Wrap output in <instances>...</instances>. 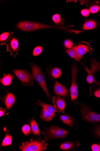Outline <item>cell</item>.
<instances>
[{
	"mask_svg": "<svg viewBox=\"0 0 100 151\" xmlns=\"http://www.w3.org/2000/svg\"><path fill=\"white\" fill-rule=\"evenodd\" d=\"M17 28L25 32H30L45 29L61 28L66 31H69L68 29L63 28L64 27L53 26L46 25L43 23L28 21H21L16 24Z\"/></svg>",
	"mask_w": 100,
	"mask_h": 151,
	"instance_id": "obj_1",
	"label": "cell"
},
{
	"mask_svg": "<svg viewBox=\"0 0 100 151\" xmlns=\"http://www.w3.org/2000/svg\"><path fill=\"white\" fill-rule=\"evenodd\" d=\"M47 145L45 140L39 139L34 140L32 138L30 142H23L19 147L20 150L22 151H40L45 150Z\"/></svg>",
	"mask_w": 100,
	"mask_h": 151,
	"instance_id": "obj_2",
	"label": "cell"
},
{
	"mask_svg": "<svg viewBox=\"0 0 100 151\" xmlns=\"http://www.w3.org/2000/svg\"><path fill=\"white\" fill-rule=\"evenodd\" d=\"M31 69L33 77L44 91L47 97L49 99H50L43 73L38 66L35 64L32 65Z\"/></svg>",
	"mask_w": 100,
	"mask_h": 151,
	"instance_id": "obj_3",
	"label": "cell"
},
{
	"mask_svg": "<svg viewBox=\"0 0 100 151\" xmlns=\"http://www.w3.org/2000/svg\"><path fill=\"white\" fill-rule=\"evenodd\" d=\"M45 139H63L67 136L68 132L62 128L55 126H51L43 133Z\"/></svg>",
	"mask_w": 100,
	"mask_h": 151,
	"instance_id": "obj_4",
	"label": "cell"
},
{
	"mask_svg": "<svg viewBox=\"0 0 100 151\" xmlns=\"http://www.w3.org/2000/svg\"><path fill=\"white\" fill-rule=\"evenodd\" d=\"M81 106V116L84 120L92 123L100 122V114L91 111L87 106Z\"/></svg>",
	"mask_w": 100,
	"mask_h": 151,
	"instance_id": "obj_5",
	"label": "cell"
},
{
	"mask_svg": "<svg viewBox=\"0 0 100 151\" xmlns=\"http://www.w3.org/2000/svg\"><path fill=\"white\" fill-rule=\"evenodd\" d=\"M13 72L14 74L23 85L25 86H29L33 85V77L27 71L16 69L14 70Z\"/></svg>",
	"mask_w": 100,
	"mask_h": 151,
	"instance_id": "obj_6",
	"label": "cell"
},
{
	"mask_svg": "<svg viewBox=\"0 0 100 151\" xmlns=\"http://www.w3.org/2000/svg\"><path fill=\"white\" fill-rule=\"evenodd\" d=\"M77 70L76 64H74L71 69V75H72V82L70 88V95L72 101H74L77 99L78 96V91L76 84V79L77 74Z\"/></svg>",
	"mask_w": 100,
	"mask_h": 151,
	"instance_id": "obj_7",
	"label": "cell"
},
{
	"mask_svg": "<svg viewBox=\"0 0 100 151\" xmlns=\"http://www.w3.org/2000/svg\"><path fill=\"white\" fill-rule=\"evenodd\" d=\"M7 51L15 58L18 54L19 44L17 38L12 37L6 45Z\"/></svg>",
	"mask_w": 100,
	"mask_h": 151,
	"instance_id": "obj_8",
	"label": "cell"
},
{
	"mask_svg": "<svg viewBox=\"0 0 100 151\" xmlns=\"http://www.w3.org/2000/svg\"><path fill=\"white\" fill-rule=\"evenodd\" d=\"M91 71H90L89 70L87 71L89 73L87 78V81L88 83L90 84L94 83L95 80L94 75L100 69V63L94 58L91 61Z\"/></svg>",
	"mask_w": 100,
	"mask_h": 151,
	"instance_id": "obj_9",
	"label": "cell"
},
{
	"mask_svg": "<svg viewBox=\"0 0 100 151\" xmlns=\"http://www.w3.org/2000/svg\"><path fill=\"white\" fill-rule=\"evenodd\" d=\"M53 102L55 108L60 112L64 113V109L65 107L66 103L65 100L58 97H53Z\"/></svg>",
	"mask_w": 100,
	"mask_h": 151,
	"instance_id": "obj_10",
	"label": "cell"
},
{
	"mask_svg": "<svg viewBox=\"0 0 100 151\" xmlns=\"http://www.w3.org/2000/svg\"><path fill=\"white\" fill-rule=\"evenodd\" d=\"M99 25L98 22L94 19H85L83 24L82 31L92 30L97 27Z\"/></svg>",
	"mask_w": 100,
	"mask_h": 151,
	"instance_id": "obj_11",
	"label": "cell"
},
{
	"mask_svg": "<svg viewBox=\"0 0 100 151\" xmlns=\"http://www.w3.org/2000/svg\"><path fill=\"white\" fill-rule=\"evenodd\" d=\"M54 91L55 94L63 97H65L68 93L67 88L57 81L54 85Z\"/></svg>",
	"mask_w": 100,
	"mask_h": 151,
	"instance_id": "obj_12",
	"label": "cell"
},
{
	"mask_svg": "<svg viewBox=\"0 0 100 151\" xmlns=\"http://www.w3.org/2000/svg\"><path fill=\"white\" fill-rule=\"evenodd\" d=\"M15 96L10 92L5 96L4 99V103L8 110L15 103Z\"/></svg>",
	"mask_w": 100,
	"mask_h": 151,
	"instance_id": "obj_13",
	"label": "cell"
},
{
	"mask_svg": "<svg viewBox=\"0 0 100 151\" xmlns=\"http://www.w3.org/2000/svg\"><path fill=\"white\" fill-rule=\"evenodd\" d=\"M55 116V113H53L48 110L44 108L41 111L40 118L45 122L52 121Z\"/></svg>",
	"mask_w": 100,
	"mask_h": 151,
	"instance_id": "obj_14",
	"label": "cell"
},
{
	"mask_svg": "<svg viewBox=\"0 0 100 151\" xmlns=\"http://www.w3.org/2000/svg\"><path fill=\"white\" fill-rule=\"evenodd\" d=\"M79 144V142L77 141L66 142L61 145L60 148L64 150H74V149L78 147Z\"/></svg>",
	"mask_w": 100,
	"mask_h": 151,
	"instance_id": "obj_15",
	"label": "cell"
},
{
	"mask_svg": "<svg viewBox=\"0 0 100 151\" xmlns=\"http://www.w3.org/2000/svg\"><path fill=\"white\" fill-rule=\"evenodd\" d=\"M65 51L70 57L77 61H79L82 59V57L79 55L77 51L76 46L67 49Z\"/></svg>",
	"mask_w": 100,
	"mask_h": 151,
	"instance_id": "obj_16",
	"label": "cell"
},
{
	"mask_svg": "<svg viewBox=\"0 0 100 151\" xmlns=\"http://www.w3.org/2000/svg\"><path fill=\"white\" fill-rule=\"evenodd\" d=\"M60 119L65 124L70 127H73V125H75L74 119L68 114L61 116Z\"/></svg>",
	"mask_w": 100,
	"mask_h": 151,
	"instance_id": "obj_17",
	"label": "cell"
},
{
	"mask_svg": "<svg viewBox=\"0 0 100 151\" xmlns=\"http://www.w3.org/2000/svg\"><path fill=\"white\" fill-rule=\"evenodd\" d=\"M76 49L79 55L81 57L91 51L90 47L88 45L82 44L76 46Z\"/></svg>",
	"mask_w": 100,
	"mask_h": 151,
	"instance_id": "obj_18",
	"label": "cell"
},
{
	"mask_svg": "<svg viewBox=\"0 0 100 151\" xmlns=\"http://www.w3.org/2000/svg\"><path fill=\"white\" fill-rule=\"evenodd\" d=\"M13 32L9 31L2 34L0 35V44L2 45L6 44L11 40Z\"/></svg>",
	"mask_w": 100,
	"mask_h": 151,
	"instance_id": "obj_19",
	"label": "cell"
},
{
	"mask_svg": "<svg viewBox=\"0 0 100 151\" xmlns=\"http://www.w3.org/2000/svg\"><path fill=\"white\" fill-rule=\"evenodd\" d=\"M13 78V76L11 74H5L0 80V82L5 86H10L11 84L12 80Z\"/></svg>",
	"mask_w": 100,
	"mask_h": 151,
	"instance_id": "obj_20",
	"label": "cell"
},
{
	"mask_svg": "<svg viewBox=\"0 0 100 151\" xmlns=\"http://www.w3.org/2000/svg\"><path fill=\"white\" fill-rule=\"evenodd\" d=\"M89 10L92 14L97 12L100 10V1L92 2L89 5Z\"/></svg>",
	"mask_w": 100,
	"mask_h": 151,
	"instance_id": "obj_21",
	"label": "cell"
},
{
	"mask_svg": "<svg viewBox=\"0 0 100 151\" xmlns=\"http://www.w3.org/2000/svg\"><path fill=\"white\" fill-rule=\"evenodd\" d=\"M50 76L54 79L59 78L61 75V70L58 68H51L49 71Z\"/></svg>",
	"mask_w": 100,
	"mask_h": 151,
	"instance_id": "obj_22",
	"label": "cell"
},
{
	"mask_svg": "<svg viewBox=\"0 0 100 151\" xmlns=\"http://www.w3.org/2000/svg\"><path fill=\"white\" fill-rule=\"evenodd\" d=\"M52 19L56 26H57L59 27V26H62L65 22V20L61 18L59 14H57L53 16Z\"/></svg>",
	"mask_w": 100,
	"mask_h": 151,
	"instance_id": "obj_23",
	"label": "cell"
},
{
	"mask_svg": "<svg viewBox=\"0 0 100 151\" xmlns=\"http://www.w3.org/2000/svg\"><path fill=\"white\" fill-rule=\"evenodd\" d=\"M36 104L46 109L53 113L57 112L55 107L51 105L42 102L39 100H38V102Z\"/></svg>",
	"mask_w": 100,
	"mask_h": 151,
	"instance_id": "obj_24",
	"label": "cell"
},
{
	"mask_svg": "<svg viewBox=\"0 0 100 151\" xmlns=\"http://www.w3.org/2000/svg\"><path fill=\"white\" fill-rule=\"evenodd\" d=\"M32 132L34 134L39 135L40 134L38 126L34 119L32 120L30 122Z\"/></svg>",
	"mask_w": 100,
	"mask_h": 151,
	"instance_id": "obj_25",
	"label": "cell"
},
{
	"mask_svg": "<svg viewBox=\"0 0 100 151\" xmlns=\"http://www.w3.org/2000/svg\"><path fill=\"white\" fill-rule=\"evenodd\" d=\"M12 143V137L10 135L7 133L6 134V135L2 143L1 146L5 147L11 145Z\"/></svg>",
	"mask_w": 100,
	"mask_h": 151,
	"instance_id": "obj_26",
	"label": "cell"
},
{
	"mask_svg": "<svg viewBox=\"0 0 100 151\" xmlns=\"http://www.w3.org/2000/svg\"><path fill=\"white\" fill-rule=\"evenodd\" d=\"M22 131L26 136L28 135L31 132L30 127L27 125H25L23 126L22 128Z\"/></svg>",
	"mask_w": 100,
	"mask_h": 151,
	"instance_id": "obj_27",
	"label": "cell"
},
{
	"mask_svg": "<svg viewBox=\"0 0 100 151\" xmlns=\"http://www.w3.org/2000/svg\"><path fill=\"white\" fill-rule=\"evenodd\" d=\"M43 50L42 47L40 46H38L35 47L33 51V55L34 56H37L39 55Z\"/></svg>",
	"mask_w": 100,
	"mask_h": 151,
	"instance_id": "obj_28",
	"label": "cell"
},
{
	"mask_svg": "<svg viewBox=\"0 0 100 151\" xmlns=\"http://www.w3.org/2000/svg\"><path fill=\"white\" fill-rule=\"evenodd\" d=\"M64 45L66 48L70 49L72 47L73 43L70 39H67L64 41Z\"/></svg>",
	"mask_w": 100,
	"mask_h": 151,
	"instance_id": "obj_29",
	"label": "cell"
},
{
	"mask_svg": "<svg viewBox=\"0 0 100 151\" xmlns=\"http://www.w3.org/2000/svg\"><path fill=\"white\" fill-rule=\"evenodd\" d=\"M90 12L89 9H84L81 11V14L85 17L89 16L90 15Z\"/></svg>",
	"mask_w": 100,
	"mask_h": 151,
	"instance_id": "obj_30",
	"label": "cell"
},
{
	"mask_svg": "<svg viewBox=\"0 0 100 151\" xmlns=\"http://www.w3.org/2000/svg\"><path fill=\"white\" fill-rule=\"evenodd\" d=\"M91 149L93 151H100V145L97 144H94L91 146Z\"/></svg>",
	"mask_w": 100,
	"mask_h": 151,
	"instance_id": "obj_31",
	"label": "cell"
},
{
	"mask_svg": "<svg viewBox=\"0 0 100 151\" xmlns=\"http://www.w3.org/2000/svg\"><path fill=\"white\" fill-rule=\"evenodd\" d=\"M95 132L97 135L100 137V126H95Z\"/></svg>",
	"mask_w": 100,
	"mask_h": 151,
	"instance_id": "obj_32",
	"label": "cell"
},
{
	"mask_svg": "<svg viewBox=\"0 0 100 151\" xmlns=\"http://www.w3.org/2000/svg\"><path fill=\"white\" fill-rule=\"evenodd\" d=\"M94 95L96 97L100 98V89L96 91L94 93Z\"/></svg>",
	"mask_w": 100,
	"mask_h": 151,
	"instance_id": "obj_33",
	"label": "cell"
},
{
	"mask_svg": "<svg viewBox=\"0 0 100 151\" xmlns=\"http://www.w3.org/2000/svg\"><path fill=\"white\" fill-rule=\"evenodd\" d=\"M6 110L5 109H4L2 108H1V110H0V116L1 117L3 116L5 114Z\"/></svg>",
	"mask_w": 100,
	"mask_h": 151,
	"instance_id": "obj_34",
	"label": "cell"
},
{
	"mask_svg": "<svg viewBox=\"0 0 100 151\" xmlns=\"http://www.w3.org/2000/svg\"><path fill=\"white\" fill-rule=\"evenodd\" d=\"M96 84H97L98 85L100 86V83H99V82H97L96 81H95V80L94 81V83Z\"/></svg>",
	"mask_w": 100,
	"mask_h": 151,
	"instance_id": "obj_35",
	"label": "cell"
},
{
	"mask_svg": "<svg viewBox=\"0 0 100 151\" xmlns=\"http://www.w3.org/2000/svg\"><path fill=\"white\" fill-rule=\"evenodd\" d=\"M99 17H100V13L99 14Z\"/></svg>",
	"mask_w": 100,
	"mask_h": 151,
	"instance_id": "obj_36",
	"label": "cell"
}]
</instances>
